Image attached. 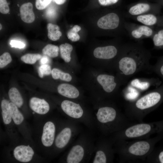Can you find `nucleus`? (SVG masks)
Here are the masks:
<instances>
[{
	"label": "nucleus",
	"mask_w": 163,
	"mask_h": 163,
	"mask_svg": "<svg viewBox=\"0 0 163 163\" xmlns=\"http://www.w3.org/2000/svg\"><path fill=\"white\" fill-rule=\"evenodd\" d=\"M151 57L150 51L140 42L122 45L116 64L121 84H125L131 77L141 71L150 70Z\"/></svg>",
	"instance_id": "obj_1"
},
{
	"label": "nucleus",
	"mask_w": 163,
	"mask_h": 163,
	"mask_svg": "<svg viewBox=\"0 0 163 163\" xmlns=\"http://www.w3.org/2000/svg\"><path fill=\"white\" fill-rule=\"evenodd\" d=\"M163 97V82L154 90L140 97L132 104V109L139 111L150 110L157 106Z\"/></svg>",
	"instance_id": "obj_2"
},
{
	"label": "nucleus",
	"mask_w": 163,
	"mask_h": 163,
	"mask_svg": "<svg viewBox=\"0 0 163 163\" xmlns=\"http://www.w3.org/2000/svg\"><path fill=\"white\" fill-rule=\"evenodd\" d=\"M161 6L158 3L138 2L128 6L125 12V17L132 18L149 14H160Z\"/></svg>",
	"instance_id": "obj_3"
},
{
	"label": "nucleus",
	"mask_w": 163,
	"mask_h": 163,
	"mask_svg": "<svg viewBox=\"0 0 163 163\" xmlns=\"http://www.w3.org/2000/svg\"><path fill=\"white\" fill-rule=\"evenodd\" d=\"M124 27L129 37L139 42L144 39L151 38L155 28L126 21L124 23Z\"/></svg>",
	"instance_id": "obj_4"
},
{
	"label": "nucleus",
	"mask_w": 163,
	"mask_h": 163,
	"mask_svg": "<svg viewBox=\"0 0 163 163\" xmlns=\"http://www.w3.org/2000/svg\"><path fill=\"white\" fill-rule=\"evenodd\" d=\"M125 21L123 16L112 12L107 13L100 18L97 21V25L99 28L105 30H119L126 32L124 27Z\"/></svg>",
	"instance_id": "obj_5"
},
{
	"label": "nucleus",
	"mask_w": 163,
	"mask_h": 163,
	"mask_svg": "<svg viewBox=\"0 0 163 163\" xmlns=\"http://www.w3.org/2000/svg\"><path fill=\"white\" fill-rule=\"evenodd\" d=\"M122 46L118 47L113 45H109L97 47L94 51V56L99 59L106 60H113L118 57Z\"/></svg>",
	"instance_id": "obj_6"
},
{
	"label": "nucleus",
	"mask_w": 163,
	"mask_h": 163,
	"mask_svg": "<svg viewBox=\"0 0 163 163\" xmlns=\"http://www.w3.org/2000/svg\"><path fill=\"white\" fill-rule=\"evenodd\" d=\"M63 111L70 117L79 119L84 117V111L79 104L68 100H65L61 104Z\"/></svg>",
	"instance_id": "obj_7"
},
{
	"label": "nucleus",
	"mask_w": 163,
	"mask_h": 163,
	"mask_svg": "<svg viewBox=\"0 0 163 163\" xmlns=\"http://www.w3.org/2000/svg\"><path fill=\"white\" fill-rule=\"evenodd\" d=\"M117 112L113 107L105 106L99 108L96 117L97 120L101 124H107L113 122L116 119Z\"/></svg>",
	"instance_id": "obj_8"
},
{
	"label": "nucleus",
	"mask_w": 163,
	"mask_h": 163,
	"mask_svg": "<svg viewBox=\"0 0 163 163\" xmlns=\"http://www.w3.org/2000/svg\"><path fill=\"white\" fill-rule=\"evenodd\" d=\"M134 20L147 26L155 27H163V15L149 14L132 18Z\"/></svg>",
	"instance_id": "obj_9"
},
{
	"label": "nucleus",
	"mask_w": 163,
	"mask_h": 163,
	"mask_svg": "<svg viewBox=\"0 0 163 163\" xmlns=\"http://www.w3.org/2000/svg\"><path fill=\"white\" fill-rule=\"evenodd\" d=\"M86 148L81 144L74 145L68 154L66 161L68 163L81 162L86 156Z\"/></svg>",
	"instance_id": "obj_10"
},
{
	"label": "nucleus",
	"mask_w": 163,
	"mask_h": 163,
	"mask_svg": "<svg viewBox=\"0 0 163 163\" xmlns=\"http://www.w3.org/2000/svg\"><path fill=\"white\" fill-rule=\"evenodd\" d=\"M34 154L33 149L29 145H18L15 147L13 151L15 158L22 162L26 163L30 161Z\"/></svg>",
	"instance_id": "obj_11"
},
{
	"label": "nucleus",
	"mask_w": 163,
	"mask_h": 163,
	"mask_svg": "<svg viewBox=\"0 0 163 163\" xmlns=\"http://www.w3.org/2000/svg\"><path fill=\"white\" fill-rule=\"evenodd\" d=\"M56 127L52 122H46L43 127L41 140L43 145L45 147H50L53 144L55 136Z\"/></svg>",
	"instance_id": "obj_12"
},
{
	"label": "nucleus",
	"mask_w": 163,
	"mask_h": 163,
	"mask_svg": "<svg viewBox=\"0 0 163 163\" xmlns=\"http://www.w3.org/2000/svg\"><path fill=\"white\" fill-rule=\"evenodd\" d=\"M115 79L114 76L107 74H100L97 78V82L104 91L109 94L113 92L117 86L118 84Z\"/></svg>",
	"instance_id": "obj_13"
},
{
	"label": "nucleus",
	"mask_w": 163,
	"mask_h": 163,
	"mask_svg": "<svg viewBox=\"0 0 163 163\" xmlns=\"http://www.w3.org/2000/svg\"><path fill=\"white\" fill-rule=\"evenodd\" d=\"M151 129V126L149 124H137L127 128L125 132V134L129 138L139 137L146 135L150 132Z\"/></svg>",
	"instance_id": "obj_14"
},
{
	"label": "nucleus",
	"mask_w": 163,
	"mask_h": 163,
	"mask_svg": "<svg viewBox=\"0 0 163 163\" xmlns=\"http://www.w3.org/2000/svg\"><path fill=\"white\" fill-rule=\"evenodd\" d=\"M29 106L32 110L39 114H45L50 110L49 105L46 100L35 97L30 99Z\"/></svg>",
	"instance_id": "obj_15"
},
{
	"label": "nucleus",
	"mask_w": 163,
	"mask_h": 163,
	"mask_svg": "<svg viewBox=\"0 0 163 163\" xmlns=\"http://www.w3.org/2000/svg\"><path fill=\"white\" fill-rule=\"evenodd\" d=\"M73 132L72 129L70 127L63 128L58 134L55 139L56 147L61 149L66 146L71 139Z\"/></svg>",
	"instance_id": "obj_16"
},
{
	"label": "nucleus",
	"mask_w": 163,
	"mask_h": 163,
	"mask_svg": "<svg viewBox=\"0 0 163 163\" xmlns=\"http://www.w3.org/2000/svg\"><path fill=\"white\" fill-rule=\"evenodd\" d=\"M150 146L147 142L144 141L136 142L129 148V153L134 155L141 156L146 154L149 151Z\"/></svg>",
	"instance_id": "obj_17"
},
{
	"label": "nucleus",
	"mask_w": 163,
	"mask_h": 163,
	"mask_svg": "<svg viewBox=\"0 0 163 163\" xmlns=\"http://www.w3.org/2000/svg\"><path fill=\"white\" fill-rule=\"evenodd\" d=\"M57 91L61 95L69 98H76L79 95L78 89L74 86L69 84H60L57 87Z\"/></svg>",
	"instance_id": "obj_18"
},
{
	"label": "nucleus",
	"mask_w": 163,
	"mask_h": 163,
	"mask_svg": "<svg viewBox=\"0 0 163 163\" xmlns=\"http://www.w3.org/2000/svg\"><path fill=\"white\" fill-rule=\"evenodd\" d=\"M20 12L21 19L24 22L30 23L34 21L35 16L32 3L29 2L22 5L20 8Z\"/></svg>",
	"instance_id": "obj_19"
},
{
	"label": "nucleus",
	"mask_w": 163,
	"mask_h": 163,
	"mask_svg": "<svg viewBox=\"0 0 163 163\" xmlns=\"http://www.w3.org/2000/svg\"><path fill=\"white\" fill-rule=\"evenodd\" d=\"M151 38L153 44V49H163V27H155Z\"/></svg>",
	"instance_id": "obj_20"
},
{
	"label": "nucleus",
	"mask_w": 163,
	"mask_h": 163,
	"mask_svg": "<svg viewBox=\"0 0 163 163\" xmlns=\"http://www.w3.org/2000/svg\"><path fill=\"white\" fill-rule=\"evenodd\" d=\"M8 106L11 117L14 123L17 125L21 124L24 118L18 107L11 102L9 103Z\"/></svg>",
	"instance_id": "obj_21"
},
{
	"label": "nucleus",
	"mask_w": 163,
	"mask_h": 163,
	"mask_svg": "<svg viewBox=\"0 0 163 163\" xmlns=\"http://www.w3.org/2000/svg\"><path fill=\"white\" fill-rule=\"evenodd\" d=\"M47 36L50 40L56 41L60 39L62 33L60 31V28L58 25L49 23L47 24Z\"/></svg>",
	"instance_id": "obj_22"
},
{
	"label": "nucleus",
	"mask_w": 163,
	"mask_h": 163,
	"mask_svg": "<svg viewBox=\"0 0 163 163\" xmlns=\"http://www.w3.org/2000/svg\"><path fill=\"white\" fill-rule=\"evenodd\" d=\"M8 94L11 102L18 107H21L23 104V100L17 88L13 87L9 91Z\"/></svg>",
	"instance_id": "obj_23"
},
{
	"label": "nucleus",
	"mask_w": 163,
	"mask_h": 163,
	"mask_svg": "<svg viewBox=\"0 0 163 163\" xmlns=\"http://www.w3.org/2000/svg\"><path fill=\"white\" fill-rule=\"evenodd\" d=\"M10 102L6 99H3L1 103L2 115L3 121L5 124H8L11 121V117L8 104Z\"/></svg>",
	"instance_id": "obj_24"
},
{
	"label": "nucleus",
	"mask_w": 163,
	"mask_h": 163,
	"mask_svg": "<svg viewBox=\"0 0 163 163\" xmlns=\"http://www.w3.org/2000/svg\"><path fill=\"white\" fill-rule=\"evenodd\" d=\"M61 58L66 62H69L71 60V54L73 50L72 46L66 43L61 44L59 47Z\"/></svg>",
	"instance_id": "obj_25"
},
{
	"label": "nucleus",
	"mask_w": 163,
	"mask_h": 163,
	"mask_svg": "<svg viewBox=\"0 0 163 163\" xmlns=\"http://www.w3.org/2000/svg\"><path fill=\"white\" fill-rule=\"evenodd\" d=\"M59 50L58 46L52 44H48L43 48L42 52L44 55L54 58L58 56Z\"/></svg>",
	"instance_id": "obj_26"
},
{
	"label": "nucleus",
	"mask_w": 163,
	"mask_h": 163,
	"mask_svg": "<svg viewBox=\"0 0 163 163\" xmlns=\"http://www.w3.org/2000/svg\"><path fill=\"white\" fill-rule=\"evenodd\" d=\"M52 78L55 79H60L66 82H70L72 79V76L68 73L64 72L56 68L53 69L51 73Z\"/></svg>",
	"instance_id": "obj_27"
},
{
	"label": "nucleus",
	"mask_w": 163,
	"mask_h": 163,
	"mask_svg": "<svg viewBox=\"0 0 163 163\" xmlns=\"http://www.w3.org/2000/svg\"><path fill=\"white\" fill-rule=\"evenodd\" d=\"M42 57L41 54L38 53H27L22 56L21 59L26 63L33 64L40 59Z\"/></svg>",
	"instance_id": "obj_28"
},
{
	"label": "nucleus",
	"mask_w": 163,
	"mask_h": 163,
	"mask_svg": "<svg viewBox=\"0 0 163 163\" xmlns=\"http://www.w3.org/2000/svg\"><path fill=\"white\" fill-rule=\"evenodd\" d=\"M150 70L160 77L163 82V56L159 58L154 65H151Z\"/></svg>",
	"instance_id": "obj_29"
},
{
	"label": "nucleus",
	"mask_w": 163,
	"mask_h": 163,
	"mask_svg": "<svg viewBox=\"0 0 163 163\" xmlns=\"http://www.w3.org/2000/svg\"><path fill=\"white\" fill-rule=\"evenodd\" d=\"M81 30V27L78 25H75L67 33V37L69 39L73 42L79 40L80 37L78 32Z\"/></svg>",
	"instance_id": "obj_30"
},
{
	"label": "nucleus",
	"mask_w": 163,
	"mask_h": 163,
	"mask_svg": "<svg viewBox=\"0 0 163 163\" xmlns=\"http://www.w3.org/2000/svg\"><path fill=\"white\" fill-rule=\"evenodd\" d=\"M107 161V157L105 152L101 149L97 150L95 153L92 163H106Z\"/></svg>",
	"instance_id": "obj_31"
},
{
	"label": "nucleus",
	"mask_w": 163,
	"mask_h": 163,
	"mask_svg": "<svg viewBox=\"0 0 163 163\" xmlns=\"http://www.w3.org/2000/svg\"><path fill=\"white\" fill-rule=\"evenodd\" d=\"M52 70L50 66L48 64L41 65L38 68V73L39 77L42 78L44 75H50Z\"/></svg>",
	"instance_id": "obj_32"
},
{
	"label": "nucleus",
	"mask_w": 163,
	"mask_h": 163,
	"mask_svg": "<svg viewBox=\"0 0 163 163\" xmlns=\"http://www.w3.org/2000/svg\"><path fill=\"white\" fill-rule=\"evenodd\" d=\"M12 61L11 56L8 52L4 53L0 56V68H2L10 63Z\"/></svg>",
	"instance_id": "obj_33"
},
{
	"label": "nucleus",
	"mask_w": 163,
	"mask_h": 163,
	"mask_svg": "<svg viewBox=\"0 0 163 163\" xmlns=\"http://www.w3.org/2000/svg\"><path fill=\"white\" fill-rule=\"evenodd\" d=\"M52 0H36L35 6L39 10L45 8L50 3Z\"/></svg>",
	"instance_id": "obj_34"
},
{
	"label": "nucleus",
	"mask_w": 163,
	"mask_h": 163,
	"mask_svg": "<svg viewBox=\"0 0 163 163\" xmlns=\"http://www.w3.org/2000/svg\"><path fill=\"white\" fill-rule=\"evenodd\" d=\"M8 4L6 0H0V12L3 14H7L9 11Z\"/></svg>",
	"instance_id": "obj_35"
},
{
	"label": "nucleus",
	"mask_w": 163,
	"mask_h": 163,
	"mask_svg": "<svg viewBox=\"0 0 163 163\" xmlns=\"http://www.w3.org/2000/svg\"><path fill=\"white\" fill-rule=\"evenodd\" d=\"M10 43L11 47H14L19 49L23 48L25 46V44L23 42L15 40H11Z\"/></svg>",
	"instance_id": "obj_36"
},
{
	"label": "nucleus",
	"mask_w": 163,
	"mask_h": 163,
	"mask_svg": "<svg viewBox=\"0 0 163 163\" xmlns=\"http://www.w3.org/2000/svg\"><path fill=\"white\" fill-rule=\"evenodd\" d=\"M120 0H98L99 4L103 6H109L114 5Z\"/></svg>",
	"instance_id": "obj_37"
},
{
	"label": "nucleus",
	"mask_w": 163,
	"mask_h": 163,
	"mask_svg": "<svg viewBox=\"0 0 163 163\" xmlns=\"http://www.w3.org/2000/svg\"><path fill=\"white\" fill-rule=\"evenodd\" d=\"M46 16L50 18L54 17L56 14L55 9L50 7L46 9Z\"/></svg>",
	"instance_id": "obj_38"
},
{
	"label": "nucleus",
	"mask_w": 163,
	"mask_h": 163,
	"mask_svg": "<svg viewBox=\"0 0 163 163\" xmlns=\"http://www.w3.org/2000/svg\"><path fill=\"white\" fill-rule=\"evenodd\" d=\"M49 57L46 56L44 55L40 59V63L41 65L47 64L50 62Z\"/></svg>",
	"instance_id": "obj_39"
},
{
	"label": "nucleus",
	"mask_w": 163,
	"mask_h": 163,
	"mask_svg": "<svg viewBox=\"0 0 163 163\" xmlns=\"http://www.w3.org/2000/svg\"><path fill=\"white\" fill-rule=\"evenodd\" d=\"M66 0H54L55 2L58 5H61L63 4L66 1Z\"/></svg>",
	"instance_id": "obj_40"
},
{
	"label": "nucleus",
	"mask_w": 163,
	"mask_h": 163,
	"mask_svg": "<svg viewBox=\"0 0 163 163\" xmlns=\"http://www.w3.org/2000/svg\"><path fill=\"white\" fill-rule=\"evenodd\" d=\"M158 158L160 162L161 163H163V151L161 152L160 153Z\"/></svg>",
	"instance_id": "obj_41"
},
{
	"label": "nucleus",
	"mask_w": 163,
	"mask_h": 163,
	"mask_svg": "<svg viewBox=\"0 0 163 163\" xmlns=\"http://www.w3.org/2000/svg\"><path fill=\"white\" fill-rule=\"evenodd\" d=\"M155 1L157 3L159 4L161 6H163V0H155Z\"/></svg>",
	"instance_id": "obj_42"
},
{
	"label": "nucleus",
	"mask_w": 163,
	"mask_h": 163,
	"mask_svg": "<svg viewBox=\"0 0 163 163\" xmlns=\"http://www.w3.org/2000/svg\"><path fill=\"white\" fill-rule=\"evenodd\" d=\"M0 30H1L2 28V25H1V24H0Z\"/></svg>",
	"instance_id": "obj_43"
}]
</instances>
